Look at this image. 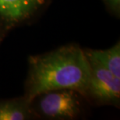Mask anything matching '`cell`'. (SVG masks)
I'll return each instance as SVG.
<instances>
[{"label": "cell", "instance_id": "6da1fadb", "mask_svg": "<svg viewBox=\"0 0 120 120\" xmlns=\"http://www.w3.org/2000/svg\"><path fill=\"white\" fill-rule=\"evenodd\" d=\"M90 76V66L83 49L76 45L62 46L28 60L24 97L31 101L41 93L74 90L83 96Z\"/></svg>", "mask_w": 120, "mask_h": 120}, {"label": "cell", "instance_id": "7a4b0ae2", "mask_svg": "<svg viewBox=\"0 0 120 120\" xmlns=\"http://www.w3.org/2000/svg\"><path fill=\"white\" fill-rule=\"evenodd\" d=\"M85 101L76 90L62 89L40 94L34 98L30 105L36 119L73 120L83 114Z\"/></svg>", "mask_w": 120, "mask_h": 120}, {"label": "cell", "instance_id": "3957f363", "mask_svg": "<svg viewBox=\"0 0 120 120\" xmlns=\"http://www.w3.org/2000/svg\"><path fill=\"white\" fill-rule=\"evenodd\" d=\"M90 76L83 97L87 102L97 105L119 106L120 78L96 60L87 57Z\"/></svg>", "mask_w": 120, "mask_h": 120}, {"label": "cell", "instance_id": "277c9868", "mask_svg": "<svg viewBox=\"0 0 120 120\" xmlns=\"http://www.w3.org/2000/svg\"><path fill=\"white\" fill-rule=\"evenodd\" d=\"M50 0H0V42L14 28L29 23Z\"/></svg>", "mask_w": 120, "mask_h": 120}, {"label": "cell", "instance_id": "5b68a950", "mask_svg": "<svg viewBox=\"0 0 120 120\" xmlns=\"http://www.w3.org/2000/svg\"><path fill=\"white\" fill-rule=\"evenodd\" d=\"M36 119L29 101L24 96L0 100V120Z\"/></svg>", "mask_w": 120, "mask_h": 120}, {"label": "cell", "instance_id": "8992f818", "mask_svg": "<svg viewBox=\"0 0 120 120\" xmlns=\"http://www.w3.org/2000/svg\"><path fill=\"white\" fill-rule=\"evenodd\" d=\"M86 56L96 60L111 73L120 78V43L105 50L83 49Z\"/></svg>", "mask_w": 120, "mask_h": 120}, {"label": "cell", "instance_id": "52a82bcc", "mask_svg": "<svg viewBox=\"0 0 120 120\" xmlns=\"http://www.w3.org/2000/svg\"><path fill=\"white\" fill-rule=\"evenodd\" d=\"M108 9L116 16H119L120 0H103Z\"/></svg>", "mask_w": 120, "mask_h": 120}]
</instances>
